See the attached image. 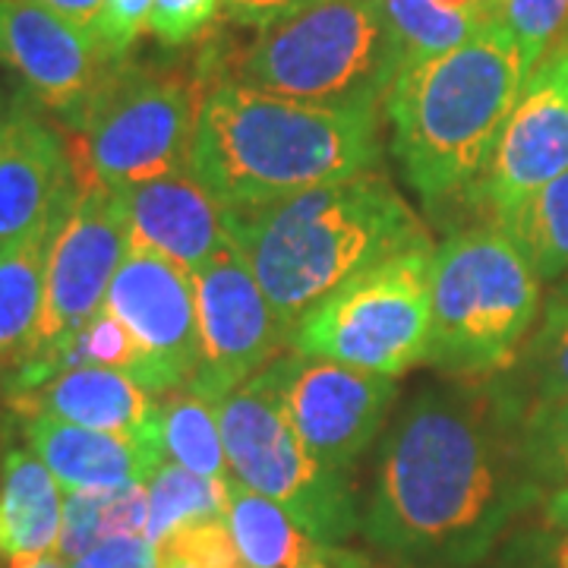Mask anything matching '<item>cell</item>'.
Returning <instances> with one entry per match:
<instances>
[{
	"instance_id": "obj_29",
	"label": "cell",
	"mask_w": 568,
	"mask_h": 568,
	"mask_svg": "<svg viewBox=\"0 0 568 568\" xmlns=\"http://www.w3.org/2000/svg\"><path fill=\"white\" fill-rule=\"evenodd\" d=\"M525 369L537 398L568 395V297L552 294L540 328L525 347Z\"/></svg>"
},
{
	"instance_id": "obj_3",
	"label": "cell",
	"mask_w": 568,
	"mask_h": 568,
	"mask_svg": "<svg viewBox=\"0 0 568 568\" xmlns=\"http://www.w3.org/2000/svg\"><path fill=\"white\" fill-rule=\"evenodd\" d=\"M379 155V111L320 108L227 80L200 102L190 171L227 212H246L373 171Z\"/></svg>"
},
{
	"instance_id": "obj_19",
	"label": "cell",
	"mask_w": 568,
	"mask_h": 568,
	"mask_svg": "<svg viewBox=\"0 0 568 568\" xmlns=\"http://www.w3.org/2000/svg\"><path fill=\"white\" fill-rule=\"evenodd\" d=\"M22 433L63 493H108L149 484V477L162 467L123 436L63 424L51 414H29L22 420Z\"/></svg>"
},
{
	"instance_id": "obj_31",
	"label": "cell",
	"mask_w": 568,
	"mask_h": 568,
	"mask_svg": "<svg viewBox=\"0 0 568 568\" xmlns=\"http://www.w3.org/2000/svg\"><path fill=\"white\" fill-rule=\"evenodd\" d=\"M499 20L518 41L525 70L530 73L562 36L568 0H499Z\"/></svg>"
},
{
	"instance_id": "obj_24",
	"label": "cell",
	"mask_w": 568,
	"mask_h": 568,
	"mask_svg": "<svg viewBox=\"0 0 568 568\" xmlns=\"http://www.w3.org/2000/svg\"><path fill=\"white\" fill-rule=\"evenodd\" d=\"M503 227L540 282L568 278V171L549 181Z\"/></svg>"
},
{
	"instance_id": "obj_1",
	"label": "cell",
	"mask_w": 568,
	"mask_h": 568,
	"mask_svg": "<svg viewBox=\"0 0 568 568\" xmlns=\"http://www.w3.org/2000/svg\"><path fill=\"white\" fill-rule=\"evenodd\" d=\"M515 407L496 383L424 388L386 436L361 528L417 568H465L537 499Z\"/></svg>"
},
{
	"instance_id": "obj_43",
	"label": "cell",
	"mask_w": 568,
	"mask_h": 568,
	"mask_svg": "<svg viewBox=\"0 0 568 568\" xmlns=\"http://www.w3.org/2000/svg\"><path fill=\"white\" fill-rule=\"evenodd\" d=\"M556 294H562V297H568V278H566V284H562V287L556 291Z\"/></svg>"
},
{
	"instance_id": "obj_5",
	"label": "cell",
	"mask_w": 568,
	"mask_h": 568,
	"mask_svg": "<svg viewBox=\"0 0 568 568\" xmlns=\"http://www.w3.org/2000/svg\"><path fill=\"white\" fill-rule=\"evenodd\" d=\"M402 67L379 0H306L260 29L237 82L320 108L379 111Z\"/></svg>"
},
{
	"instance_id": "obj_12",
	"label": "cell",
	"mask_w": 568,
	"mask_h": 568,
	"mask_svg": "<svg viewBox=\"0 0 568 568\" xmlns=\"http://www.w3.org/2000/svg\"><path fill=\"white\" fill-rule=\"evenodd\" d=\"M104 306L133 335L140 361L130 379L152 398L190 386L200 366V316L193 275L130 246Z\"/></svg>"
},
{
	"instance_id": "obj_2",
	"label": "cell",
	"mask_w": 568,
	"mask_h": 568,
	"mask_svg": "<svg viewBox=\"0 0 568 568\" xmlns=\"http://www.w3.org/2000/svg\"><path fill=\"white\" fill-rule=\"evenodd\" d=\"M227 227L287 342L306 313L351 278L392 256L433 250L424 222L379 168L263 209L227 212Z\"/></svg>"
},
{
	"instance_id": "obj_13",
	"label": "cell",
	"mask_w": 568,
	"mask_h": 568,
	"mask_svg": "<svg viewBox=\"0 0 568 568\" xmlns=\"http://www.w3.org/2000/svg\"><path fill=\"white\" fill-rule=\"evenodd\" d=\"M272 373L304 446L342 474L373 446L398 395L392 376L304 354L278 357Z\"/></svg>"
},
{
	"instance_id": "obj_21",
	"label": "cell",
	"mask_w": 568,
	"mask_h": 568,
	"mask_svg": "<svg viewBox=\"0 0 568 568\" xmlns=\"http://www.w3.org/2000/svg\"><path fill=\"white\" fill-rule=\"evenodd\" d=\"M67 209L70 205L20 241L0 246V386L29 361L44 301L48 250Z\"/></svg>"
},
{
	"instance_id": "obj_32",
	"label": "cell",
	"mask_w": 568,
	"mask_h": 568,
	"mask_svg": "<svg viewBox=\"0 0 568 568\" xmlns=\"http://www.w3.org/2000/svg\"><path fill=\"white\" fill-rule=\"evenodd\" d=\"M219 10L222 0H155L145 32L164 48H183L203 36Z\"/></svg>"
},
{
	"instance_id": "obj_9",
	"label": "cell",
	"mask_w": 568,
	"mask_h": 568,
	"mask_svg": "<svg viewBox=\"0 0 568 568\" xmlns=\"http://www.w3.org/2000/svg\"><path fill=\"white\" fill-rule=\"evenodd\" d=\"M433 250H414L373 265L306 313L291 351L398 379L426 361Z\"/></svg>"
},
{
	"instance_id": "obj_16",
	"label": "cell",
	"mask_w": 568,
	"mask_h": 568,
	"mask_svg": "<svg viewBox=\"0 0 568 568\" xmlns=\"http://www.w3.org/2000/svg\"><path fill=\"white\" fill-rule=\"evenodd\" d=\"M77 196V164L61 130L20 92L0 118V246L58 215Z\"/></svg>"
},
{
	"instance_id": "obj_23",
	"label": "cell",
	"mask_w": 568,
	"mask_h": 568,
	"mask_svg": "<svg viewBox=\"0 0 568 568\" xmlns=\"http://www.w3.org/2000/svg\"><path fill=\"white\" fill-rule=\"evenodd\" d=\"M149 496L145 484L108 493H63V530L58 556L73 562L108 537L145 534Z\"/></svg>"
},
{
	"instance_id": "obj_30",
	"label": "cell",
	"mask_w": 568,
	"mask_h": 568,
	"mask_svg": "<svg viewBox=\"0 0 568 568\" xmlns=\"http://www.w3.org/2000/svg\"><path fill=\"white\" fill-rule=\"evenodd\" d=\"M159 568H246L222 518L174 530L159 544Z\"/></svg>"
},
{
	"instance_id": "obj_10",
	"label": "cell",
	"mask_w": 568,
	"mask_h": 568,
	"mask_svg": "<svg viewBox=\"0 0 568 568\" xmlns=\"http://www.w3.org/2000/svg\"><path fill=\"white\" fill-rule=\"evenodd\" d=\"M130 250V222L121 190L77 181V196L54 231L44 268V301L29 357H39L80 332L104 310L111 282Z\"/></svg>"
},
{
	"instance_id": "obj_28",
	"label": "cell",
	"mask_w": 568,
	"mask_h": 568,
	"mask_svg": "<svg viewBox=\"0 0 568 568\" xmlns=\"http://www.w3.org/2000/svg\"><path fill=\"white\" fill-rule=\"evenodd\" d=\"M521 455L537 484H568V395L537 398L518 420Z\"/></svg>"
},
{
	"instance_id": "obj_15",
	"label": "cell",
	"mask_w": 568,
	"mask_h": 568,
	"mask_svg": "<svg viewBox=\"0 0 568 568\" xmlns=\"http://www.w3.org/2000/svg\"><path fill=\"white\" fill-rule=\"evenodd\" d=\"M0 63L17 73L32 102L67 126L80 121L114 70L95 36L36 0H0Z\"/></svg>"
},
{
	"instance_id": "obj_20",
	"label": "cell",
	"mask_w": 568,
	"mask_h": 568,
	"mask_svg": "<svg viewBox=\"0 0 568 568\" xmlns=\"http://www.w3.org/2000/svg\"><path fill=\"white\" fill-rule=\"evenodd\" d=\"M63 489L32 448L10 446L0 458V559L58 552Z\"/></svg>"
},
{
	"instance_id": "obj_17",
	"label": "cell",
	"mask_w": 568,
	"mask_h": 568,
	"mask_svg": "<svg viewBox=\"0 0 568 568\" xmlns=\"http://www.w3.org/2000/svg\"><path fill=\"white\" fill-rule=\"evenodd\" d=\"M121 196L130 222V246L149 250L190 275L234 244L224 205L193 178V171L126 186Z\"/></svg>"
},
{
	"instance_id": "obj_33",
	"label": "cell",
	"mask_w": 568,
	"mask_h": 568,
	"mask_svg": "<svg viewBox=\"0 0 568 568\" xmlns=\"http://www.w3.org/2000/svg\"><path fill=\"white\" fill-rule=\"evenodd\" d=\"M155 0H104V10L95 22V41L114 63L126 61L130 48L149 29Z\"/></svg>"
},
{
	"instance_id": "obj_39",
	"label": "cell",
	"mask_w": 568,
	"mask_h": 568,
	"mask_svg": "<svg viewBox=\"0 0 568 568\" xmlns=\"http://www.w3.org/2000/svg\"><path fill=\"white\" fill-rule=\"evenodd\" d=\"M547 515H549V521H552L556 528L568 530V484H566V487H559L556 493H552V496H549Z\"/></svg>"
},
{
	"instance_id": "obj_18",
	"label": "cell",
	"mask_w": 568,
	"mask_h": 568,
	"mask_svg": "<svg viewBox=\"0 0 568 568\" xmlns=\"http://www.w3.org/2000/svg\"><path fill=\"white\" fill-rule=\"evenodd\" d=\"M10 405L20 407L26 417L51 414L63 424L114 433L136 443L155 465L168 462L159 398H152L121 369H104V366L63 369L61 376H54L51 383L22 398H13Z\"/></svg>"
},
{
	"instance_id": "obj_27",
	"label": "cell",
	"mask_w": 568,
	"mask_h": 568,
	"mask_svg": "<svg viewBox=\"0 0 568 568\" xmlns=\"http://www.w3.org/2000/svg\"><path fill=\"white\" fill-rule=\"evenodd\" d=\"M407 63L426 61L465 44L489 17L448 10L443 0H379Z\"/></svg>"
},
{
	"instance_id": "obj_25",
	"label": "cell",
	"mask_w": 568,
	"mask_h": 568,
	"mask_svg": "<svg viewBox=\"0 0 568 568\" xmlns=\"http://www.w3.org/2000/svg\"><path fill=\"white\" fill-rule=\"evenodd\" d=\"M162 436L168 462L186 467L209 480H227L231 465L224 452L219 405L181 388L162 405Z\"/></svg>"
},
{
	"instance_id": "obj_11",
	"label": "cell",
	"mask_w": 568,
	"mask_h": 568,
	"mask_svg": "<svg viewBox=\"0 0 568 568\" xmlns=\"http://www.w3.org/2000/svg\"><path fill=\"white\" fill-rule=\"evenodd\" d=\"M193 287L200 316V366L186 388L219 405L275 364L282 345L291 342L237 244L200 268Z\"/></svg>"
},
{
	"instance_id": "obj_4",
	"label": "cell",
	"mask_w": 568,
	"mask_h": 568,
	"mask_svg": "<svg viewBox=\"0 0 568 568\" xmlns=\"http://www.w3.org/2000/svg\"><path fill=\"white\" fill-rule=\"evenodd\" d=\"M528 70L499 17L465 44L407 63L386 95L392 149L426 203L480 186Z\"/></svg>"
},
{
	"instance_id": "obj_14",
	"label": "cell",
	"mask_w": 568,
	"mask_h": 568,
	"mask_svg": "<svg viewBox=\"0 0 568 568\" xmlns=\"http://www.w3.org/2000/svg\"><path fill=\"white\" fill-rule=\"evenodd\" d=\"M568 171V39L552 44L521 85L480 193L493 224L511 219L537 190Z\"/></svg>"
},
{
	"instance_id": "obj_8",
	"label": "cell",
	"mask_w": 568,
	"mask_h": 568,
	"mask_svg": "<svg viewBox=\"0 0 568 568\" xmlns=\"http://www.w3.org/2000/svg\"><path fill=\"white\" fill-rule=\"evenodd\" d=\"M203 95L178 73L114 63L70 130L80 140L77 181L126 190L190 171Z\"/></svg>"
},
{
	"instance_id": "obj_42",
	"label": "cell",
	"mask_w": 568,
	"mask_h": 568,
	"mask_svg": "<svg viewBox=\"0 0 568 568\" xmlns=\"http://www.w3.org/2000/svg\"><path fill=\"white\" fill-rule=\"evenodd\" d=\"M7 108H10V102H7V99H3V89H0V118H3V114H7Z\"/></svg>"
},
{
	"instance_id": "obj_7",
	"label": "cell",
	"mask_w": 568,
	"mask_h": 568,
	"mask_svg": "<svg viewBox=\"0 0 568 568\" xmlns=\"http://www.w3.org/2000/svg\"><path fill=\"white\" fill-rule=\"evenodd\" d=\"M231 477L278 506L325 547H338L361 528L347 477L323 465L284 410L272 364L219 402Z\"/></svg>"
},
{
	"instance_id": "obj_37",
	"label": "cell",
	"mask_w": 568,
	"mask_h": 568,
	"mask_svg": "<svg viewBox=\"0 0 568 568\" xmlns=\"http://www.w3.org/2000/svg\"><path fill=\"white\" fill-rule=\"evenodd\" d=\"M310 568H373L366 562L364 556H357V552H351V549H338L332 547L325 552V559H320L316 566Z\"/></svg>"
},
{
	"instance_id": "obj_36",
	"label": "cell",
	"mask_w": 568,
	"mask_h": 568,
	"mask_svg": "<svg viewBox=\"0 0 568 568\" xmlns=\"http://www.w3.org/2000/svg\"><path fill=\"white\" fill-rule=\"evenodd\" d=\"M36 3L48 7L51 13L73 22L77 29L89 32V36H95V22L104 10V0H36Z\"/></svg>"
},
{
	"instance_id": "obj_38",
	"label": "cell",
	"mask_w": 568,
	"mask_h": 568,
	"mask_svg": "<svg viewBox=\"0 0 568 568\" xmlns=\"http://www.w3.org/2000/svg\"><path fill=\"white\" fill-rule=\"evenodd\" d=\"M448 10H462L474 17H499V0H443Z\"/></svg>"
},
{
	"instance_id": "obj_40",
	"label": "cell",
	"mask_w": 568,
	"mask_h": 568,
	"mask_svg": "<svg viewBox=\"0 0 568 568\" xmlns=\"http://www.w3.org/2000/svg\"><path fill=\"white\" fill-rule=\"evenodd\" d=\"M7 568H67L58 552H44V556H26V559H7Z\"/></svg>"
},
{
	"instance_id": "obj_26",
	"label": "cell",
	"mask_w": 568,
	"mask_h": 568,
	"mask_svg": "<svg viewBox=\"0 0 568 568\" xmlns=\"http://www.w3.org/2000/svg\"><path fill=\"white\" fill-rule=\"evenodd\" d=\"M224 484L227 480H209L174 462H164L145 484V496H149L145 537L159 547L174 530L209 518H222Z\"/></svg>"
},
{
	"instance_id": "obj_22",
	"label": "cell",
	"mask_w": 568,
	"mask_h": 568,
	"mask_svg": "<svg viewBox=\"0 0 568 568\" xmlns=\"http://www.w3.org/2000/svg\"><path fill=\"white\" fill-rule=\"evenodd\" d=\"M224 525L246 568H310L332 547L310 537L278 503L227 477Z\"/></svg>"
},
{
	"instance_id": "obj_35",
	"label": "cell",
	"mask_w": 568,
	"mask_h": 568,
	"mask_svg": "<svg viewBox=\"0 0 568 568\" xmlns=\"http://www.w3.org/2000/svg\"><path fill=\"white\" fill-rule=\"evenodd\" d=\"M304 3L306 0H222V13L231 22L265 29V26L278 22L287 13H294Z\"/></svg>"
},
{
	"instance_id": "obj_6",
	"label": "cell",
	"mask_w": 568,
	"mask_h": 568,
	"mask_svg": "<svg viewBox=\"0 0 568 568\" xmlns=\"http://www.w3.org/2000/svg\"><path fill=\"white\" fill-rule=\"evenodd\" d=\"M424 364L493 376L515 364L540 313V278L503 227H470L436 246Z\"/></svg>"
},
{
	"instance_id": "obj_41",
	"label": "cell",
	"mask_w": 568,
	"mask_h": 568,
	"mask_svg": "<svg viewBox=\"0 0 568 568\" xmlns=\"http://www.w3.org/2000/svg\"><path fill=\"white\" fill-rule=\"evenodd\" d=\"M549 562H552V568H568V530L556 540V547L549 552Z\"/></svg>"
},
{
	"instance_id": "obj_34",
	"label": "cell",
	"mask_w": 568,
	"mask_h": 568,
	"mask_svg": "<svg viewBox=\"0 0 568 568\" xmlns=\"http://www.w3.org/2000/svg\"><path fill=\"white\" fill-rule=\"evenodd\" d=\"M67 568H159V549L145 534L108 537Z\"/></svg>"
}]
</instances>
